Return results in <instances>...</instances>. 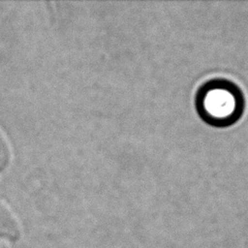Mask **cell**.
<instances>
[{"label":"cell","instance_id":"cell-1","mask_svg":"<svg viewBox=\"0 0 248 248\" xmlns=\"http://www.w3.org/2000/svg\"><path fill=\"white\" fill-rule=\"evenodd\" d=\"M201 108L209 120L229 122L238 115V94L230 85H209L201 95Z\"/></svg>","mask_w":248,"mask_h":248},{"label":"cell","instance_id":"cell-2","mask_svg":"<svg viewBox=\"0 0 248 248\" xmlns=\"http://www.w3.org/2000/svg\"><path fill=\"white\" fill-rule=\"evenodd\" d=\"M15 229L16 223L11 212L2 202H0V230L14 231Z\"/></svg>","mask_w":248,"mask_h":248},{"label":"cell","instance_id":"cell-3","mask_svg":"<svg viewBox=\"0 0 248 248\" xmlns=\"http://www.w3.org/2000/svg\"><path fill=\"white\" fill-rule=\"evenodd\" d=\"M10 161V149L3 134L0 131V170L7 167Z\"/></svg>","mask_w":248,"mask_h":248}]
</instances>
